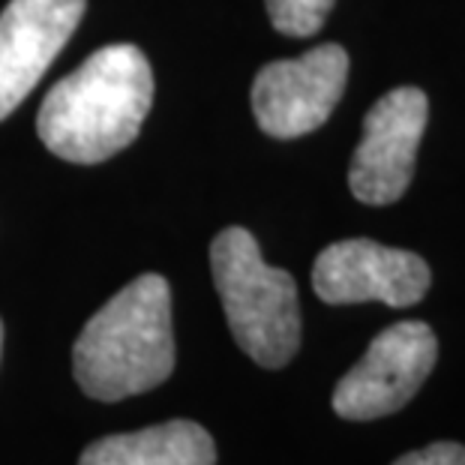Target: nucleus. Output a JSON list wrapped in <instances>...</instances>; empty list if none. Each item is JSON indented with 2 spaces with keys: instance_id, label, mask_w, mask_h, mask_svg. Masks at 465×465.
<instances>
[{
  "instance_id": "obj_4",
  "label": "nucleus",
  "mask_w": 465,
  "mask_h": 465,
  "mask_svg": "<svg viewBox=\"0 0 465 465\" xmlns=\"http://www.w3.org/2000/svg\"><path fill=\"white\" fill-rule=\"evenodd\" d=\"M435 358L439 340L427 322L391 324L336 384L333 411L345 420H375L400 411L430 379Z\"/></svg>"
},
{
  "instance_id": "obj_6",
  "label": "nucleus",
  "mask_w": 465,
  "mask_h": 465,
  "mask_svg": "<svg viewBox=\"0 0 465 465\" xmlns=\"http://www.w3.org/2000/svg\"><path fill=\"white\" fill-rule=\"evenodd\" d=\"M427 121L430 100L420 87H397L366 112L361 144L349 165L354 199L372 207L402 199L414 177Z\"/></svg>"
},
{
  "instance_id": "obj_5",
  "label": "nucleus",
  "mask_w": 465,
  "mask_h": 465,
  "mask_svg": "<svg viewBox=\"0 0 465 465\" xmlns=\"http://www.w3.org/2000/svg\"><path fill=\"white\" fill-rule=\"evenodd\" d=\"M349 82V54L324 43L292 61H273L252 82V112L271 138H301L328 124Z\"/></svg>"
},
{
  "instance_id": "obj_2",
  "label": "nucleus",
  "mask_w": 465,
  "mask_h": 465,
  "mask_svg": "<svg viewBox=\"0 0 465 465\" xmlns=\"http://www.w3.org/2000/svg\"><path fill=\"white\" fill-rule=\"evenodd\" d=\"M172 370V289L160 273H142L117 292L84 324L73 349L78 388L100 402L160 388Z\"/></svg>"
},
{
  "instance_id": "obj_1",
  "label": "nucleus",
  "mask_w": 465,
  "mask_h": 465,
  "mask_svg": "<svg viewBox=\"0 0 465 465\" xmlns=\"http://www.w3.org/2000/svg\"><path fill=\"white\" fill-rule=\"evenodd\" d=\"M151 105V61L142 48L114 43L94 52L45 94L36 133L61 160L96 165L135 142Z\"/></svg>"
},
{
  "instance_id": "obj_10",
  "label": "nucleus",
  "mask_w": 465,
  "mask_h": 465,
  "mask_svg": "<svg viewBox=\"0 0 465 465\" xmlns=\"http://www.w3.org/2000/svg\"><path fill=\"white\" fill-rule=\"evenodd\" d=\"M336 0H264L271 25L285 36H312L324 27Z\"/></svg>"
},
{
  "instance_id": "obj_7",
  "label": "nucleus",
  "mask_w": 465,
  "mask_h": 465,
  "mask_svg": "<svg viewBox=\"0 0 465 465\" xmlns=\"http://www.w3.org/2000/svg\"><path fill=\"white\" fill-rule=\"evenodd\" d=\"M430 282V264L418 252L393 250L366 237L331 243L312 267L315 294L333 306L381 301L393 310H405L423 301Z\"/></svg>"
},
{
  "instance_id": "obj_11",
  "label": "nucleus",
  "mask_w": 465,
  "mask_h": 465,
  "mask_svg": "<svg viewBox=\"0 0 465 465\" xmlns=\"http://www.w3.org/2000/svg\"><path fill=\"white\" fill-rule=\"evenodd\" d=\"M393 465H465V444L457 441H435L430 448L405 453Z\"/></svg>"
},
{
  "instance_id": "obj_3",
  "label": "nucleus",
  "mask_w": 465,
  "mask_h": 465,
  "mask_svg": "<svg viewBox=\"0 0 465 465\" xmlns=\"http://www.w3.org/2000/svg\"><path fill=\"white\" fill-rule=\"evenodd\" d=\"M211 273L234 342L264 366L280 370L301 349L298 282L289 271L262 259L259 241L241 229H223L211 243Z\"/></svg>"
},
{
  "instance_id": "obj_9",
  "label": "nucleus",
  "mask_w": 465,
  "mask_h": 465,
  "mask_svg": "<svg viewBox=\"0 0 465 465\" xmlns=\"http://www.w3.org/2000/svg\"><path fill=\"white\" fill-rule=\"evenodd\" d=\"M78 465H216V444L195 420H168L105 435L87 444Z\"/></svg>"
},
{
  "instance_id": "obj_8",
  "label": "nucleus",
  "mask_w": 465,
  "mask_h": 465,
  "mask_svg": "<svg viewBox=\"0 0 465 465\" xmlns=\"http://www.w3.org/2000/svg\"><path fill=\"white\" fill-rule=\"evenodd\" d=\"M87 0H9L0 13V121H6L75 34Z\"/></svg>"
},
{
  "instance_id": "obj_12",
  "label": "nucleus",
  "mask_w": 465,
  "mask_h": 465,
  "mask_svg": "<svg viewBox=\"0 0 465 465\" xmlns=\"http://www.w3.org/2000/svg\"><path fill=\"white\" fill-rule=\"evenodd\" d=\"M0 349H4V322H0Z\"/></svg>"
}]
</instances>
